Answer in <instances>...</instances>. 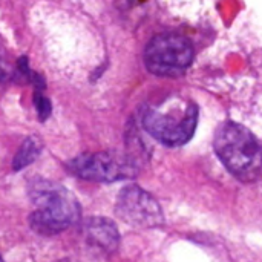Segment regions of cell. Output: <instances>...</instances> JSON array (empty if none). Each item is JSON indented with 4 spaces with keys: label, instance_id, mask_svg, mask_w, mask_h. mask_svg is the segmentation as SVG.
Returning a JSON list of instances; mask_svg holds the SVG:
<instances>
[{
    "label": "cell",
    "instance_id": "obj_1",
    "mask_svg": "<svg viewBox=\"0 0 262 262\" xmlns=\"http://www.w3.org/2000/svg\"><path fill=\"white\" fill-rule=\"evenodd\" d=\"M198 124V106L180 95H172L149 106L143 114L144 129L161 144L178 147L186 144Z\"/></svg>",
    "mask_w": 262,
    "mask_h": 262
},
{
    "label": "cell",
    "instance_id": "obj_2",
    "mask_svg": "<svg viewBox=\"0 0 262 262\" xmlns=\"http://www.w3.org/2000/svg\"><path fill=\"white\" fill-rule=\"evenodd\" d=\"M213 147L227 170L244 183L262 178V144L238 123H224L215 134Z\"/></svg>",
    "mask_w": 262,
    "mask_h": 262
},
{
    "label": "cell",
    "instance_id": "obj_3",
    "mask_svg": "<svg viewBox=\"0 0 262 262\" xmlns=\"http://www.w3.org/2000/svg\"><path fill=\"white\" fill-rule=\"evenodd\" d=\"M35 210L29 218L31 229L43 236H54L71 227L80 218L75 198L61 186L38 183L31 190Z\"/></svg>",
    "mask_w": 262,
    "mask_h": 262
},
{
    "label": "cell",
    "instance_id": "obj_4",
    "mask_svg": "<svg viewBox=\"0 0 262 262\" xmlns=\"http://www.w3.org/2000/svg\"><path fill=\"white\" fill-rule=\"evenodd\" d=\"M192 63V43L175 32H163L152 37L144 49V64L149 72L158 77H180Z\"/></svg>",
    "mask_w": 262,
    "mask_h": 262
},
{
    "label": "cell",
    "instance_id": "obj_5",
    "mask_svg": "<svg viewBox=\"0 0 262 262\" xmlns=\"http://www.w3.org/2000/svg\"><path fill=\"white\" fill-rule=\"evenodd\" d=\"M69 169L83 180L98 183L127 180L134 178L138 173L137 163L129 155H123L118 152L80 155L69 163Z\"/></svg>",
    "mask_w": 262,
    "mask_h": 262
},
{
    "label": "cell",
    "instance_id": "obj_6",
    "mask_svg": "<svg viewBox=\"0 0 262 262\" xmlns=\"http://www.w3.org/2000/svg\"><path fill=\"white\" fill-rule=\"evenodd\" d=\"M117 215L137 227H158L164 221L157 200L138 186H129L118 195Z\"/></svg>",
    "mask_w": 262,
    "mask_h": 262
},
{
    "label": "cell",
    "instance_id": "obj_7",
    "mask_svg": "<svg viewBox=\"0 0 262 262\" xmlns=\"http://www.w3.org/2000/svg\"><path fill=\"white\" fill-rule=\"evenodd\" d=\"M86 239L97 249L111 253L120 243V235L114 223L104 218H89L84 223Z\"/></svg>",
    "mask_w": 262,
    "mask_h": 262
},
{
    "label": "cell",
    "instance_id": "obj_8",
    "mask_svg": "<svg viewBox=\"0 0 262 262\" xmlns=\"http://www.w3.org/2000/svg\"><path fill=\"white\" fill-rule=\"evenodd\" d=\"M38 154H40L38 143L35 140H32V138L26 140L21 144V147L18 149V152H17V155H15V158L12 161V169L14 170H20V169L29 166L38 157Z\"/></svg>",
    "mask_w": 262,
    "mask_h": 262
},
{
    "label": "cell",
    "instance_id": "obj_9",
    "mask_svg": "<svg viewBox=\"0 0 262 262\" xmlns=\"http://www.w3.org/2000/svg\"><path fill=\"white\" fill-rule=\"evenodd\" d=\"M35 107H37L40 120H46L49 117V114H51V103L41 94H37V97H35Z\"/></svg>",
    "mask_w": 262,
    "mask_h": 262
},
{
    "label": "cell",
    "instance_id": "obj_10",
    "mask_svg": "<svg viewBox=\"0 0 262 262\" xmlns=\"http://www.w3.org/2000/svg\"><path fill=\"white\" fill-rule=\"evenodd\" d=\"M0 261H2V256H0Z\"/></svg>",
    "mask_w": 262,
    "mask_h": 262
}]
</instances>
